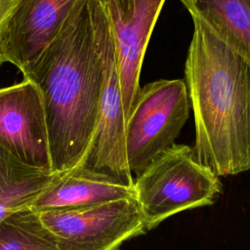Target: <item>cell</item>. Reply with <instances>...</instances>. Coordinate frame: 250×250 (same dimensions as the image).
Instances as JSON below:
<instances>
[{
    "label": "cell",
    "mask_w": 250,
    "mask_h": 250,
    "mask_svg": "<svg viewBox=\"0 0 250 250\" xmlns=\"http://www.w3.org/2000/svg\"><path fill=\"white\" fill-rule=\"evenodd\" d=\"M185 82L199 163L218 177L250 170V65L202 21L191 18Z\"/></svg>",
    "instance_id": "1"
},
{
    "label": "cell",
    "mask_w": 250,
    "mask_h": 250,
    "mask_svg": "<svg viewBox=\"0 0 250 250\" xmlns=\"http://www.w3.org/2000/svg\"><path fill=\"white\" fill-rule=\"evenodd\" d=\"M87 2L73 11L24 76L41 93L52 171L59 175L82 165L98 124L104 72Z\"/></svg>",
    "instance_id": "2"
},
{
    "label": "cell",
    "mask_w": 250,
    "mask_h": 250,
    "mask_svg": "<svg viewBox=\"0 0 250 250\" xmlns=\"http://www.w3.org/2000/svg\"><path fill=\"white\" fill-rule=\"evenodd\" d=\"M133 188L148 231L175 214L213 204L222 185L192 147L175 144L137 176Z\"/></svg>",
    "instance_id": "3"
},
{
    "label": "cell",
    "mask_w": 250,
    "mask_h": 250,
    "mask_svg": "<svg viewBox=\"0 0 250 250\" xmlns=\"http://www.w3.org/2000/svg\"><path fill=\"white\" fill-rule=\"evenodd\" d=\"M87 6L104 79L96 133L80 168L133 188L134 179L126 154V117L111 23L102 0H88Z\"/></svg>",
    "instance_id": "4"
},
{
    "label": "cell",
    "mask_w": 250,
    "mask_h": 250,
    "mask_svg": "<svg viewBox=\"0 0 250 250\" xmlns=\"http://www.w3.org/2000/svg\"><path fill=\"white\" fill-rule=\"evenodd\" d=\"M189 109L183 79H159L140 87L126 119V154L132 174L140 175L175 145Z\"/></svg>",
    "instance_id": "5"
},
{
    "label": "cell",
    "mask_w": 250,
    "mask_h": 250,
    "mask_svg": "<svg viewBox=\"0 0 250 250\" xmlns=\"http://www.w3.org/2000/svg\"><path fill=\"white\" fill-rule=\"evenodd\" d=\"M36 213L60 250H119L146 232L135 197Z\"/></svg>",
    "instance_id": "6"
},
{
    "label": "cell",
    "mask_w": 250,
    "mask_h": 250,
    "mask_svg": "<svg viewBox=\"0 0 250 250\" xmlns=\"http://www.w3.org/2000/svg\"><path fill=\"white\" fill-rule=\"evenodd\" d=\"M0 146L26 165L52 171L43 100L29 77L0 88Z\"/></svg>",
    "instance_id": "7"
},
{
    "label": "cell",
    "mask_w": 250,
    "mask_h": 250,
    "mask_svg": "<svg viewBox=\"0 0 250 250\" xmlns=\"http://www.w3.org/2000/svg\"><path fill=\"white\" fill-rule=\"evenodd\" d=\"M88 0H21L9 24L7 57L27 76L80 5Z\"/></svg>",
    "instance_id": "8"
},
{
    "label": "cell",
    "mask_w": 250,
    "mask_h": 250,
    "mask_svg": "<svg viewBox=\"0 0 250 250\" xmlns=\"http://www.w3.org/2000/svg\"><path fill=\"white\" fill-rule=\"evenodd\" d=\"M164 2L165 0H127L121 13L112 16L107 14L117 51L126 119L140 90L144 57Z\"/></svg>",
    "instance_id": "9"
},
{
    "label": "cell",
    "mask_w": 250,
    "mask_h": 250,
    "mask_svg": "<svg viewBox=\"0 0 250 250\" xmlns=\"http://www.w3.org/2000/svg\"><path fill=\"white\" fill-rule=\"evenodd\" d=\"M135 197L134 188L111 179L76 168L59 176L30 206L35 212L97 205Z\"/></svg>",
    "instance_id": "10"
},
{
    "label": "cell",
    "mask_w": 250,
    "mask_h": 250,
    "mask_svg": "<svg viewBox=\"0 0 250 250\" xmlns=\"http://www.w3.org/2000/svg\"><path fill=\"white\" fill-rule=\"evenodd\" d=\"M250 65V0H181Z\"/></svg>",
    "instance_id": "11"
},
{
    "label": "cell",
    "mask_w": 250,
    "mask_h": 250,
    "mask_svg": "<svg viewBox=\"0 0 250 250\" xmlns=\"http://www.w3.org/2000/svg\"><path fill=\"white\" fill-rule=\"evenodd\" d=\"M59 176L22 163L0 146V222L17 211L30 208Z\"/></svg>",
    "instance_id": "12"
},
{
    "label": "cell",
    "mask_w": 250,
    "mask_h": 250,
    "mask_svg": "<svg viewBox=\"0 0 250 250\" xmlns=\"http://www.w3.org/2000/svg\"><path fill=\"white\" fill-rule=\"evenodd\" d=\"M0 250H60L35 211L25 208L0 222Z\"/></svg>",
    "instance_id": "13"
},
{
    "label": "cell",
    "mask_w": 250,
    "mask_h": 250,
    "mask_svg": "<svg viewBox=\"0 0 250 250\" xmlns=\"http://www.w3.org/2000/svg\"><path fill=\"white\" fill-rule=\"evenodd\" d=\"M21 0H0V66L8 62L7 43L11 18Z\"/></svg>",
    "instance_id": "14"
},
{
    "label": "cell",
    "mask_w": 250,
    "mask_h": 250,
    "mask_svg": "<svg viewBox=\"0 0 250 250\" xmlns=\"http://www.w3.org/2000/svg\"><path fill=\"white\" fill-rule=\"evenodd\" d=\"M110 14H118L123 11L127 0H102Z\"/></svg>",
    "instance_id": "15"
}]
</instances>
